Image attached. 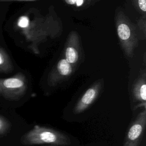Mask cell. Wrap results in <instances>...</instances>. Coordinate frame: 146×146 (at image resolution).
Here are the masks:
<instances>
[{"instance_id":"4","label":"cell","mask_w":146,"mask_h":146,"mask_svg":"<svg viewBox=\"0 0 146 146\" xmlns=\"http://www.w3.org/2000/svg\"><path fill=\"white\" fill-rule=\"evenodd\" d=\"M27 90L25 75L18 72L7 78H0V96L6 100L17 101L21 99Z\"/></svg>"},{"instance_id":"3","label":"cell","mask_w":146,"mask_h":146,"mask_svg":"<svg viewBox=\"0 0 146 146\" xmlns=\"http://www.w3.org/2000/svg\"><path fill=\"white\" fill-rule=\"evenodd\" d=\"M115 20L117 35L121 48L127 57L132 58L140 39L136 26L120 8L116 10Z\"/></svg>"},{"instance_id":"1","label":"cell","mask_w":146,"mask_h":146,"mask_svg":"<svg viewBox=\"0 0 146 146\" xmlns=\"http://www.w3.org/2000/svg\"><path fill=\"white\" fill-rule=\"evenodd\" d=\"M16 25L29 43V48L35 54H39L41 43L59 36L63 30L62 21L53 6L44 15L31 9L18 18Z\"/></svg>"},{"instance_id":"9","label":"cell","mask_w":146,"mask_h":146,"mask_svg":"<svg viewBox=\"0 0 146 146\" xmlns=\"http://www.w3.org/2000/svg\"><path fill=\"white\" fill-rule=\"evenodd\" d=\"M133 102L136 103L135 108H146V74L144 70L140 72L132 87Z\"/></svg>"},{"instance_id":"7","label":"cell","mask_w":146,"mask_h":146,"mask_svg":"<svg viewBox=\"0 0 146 146\" xmlns=\"http://www.w3.org/2000/svg\"><path fill=\"white\" fill-rule=\"evenodd\" d=\"M73 66L64 58L59 59L47 77V83L54 87L69 78L73 73Z\"/></svg>"},{"instance_id":"15","label":"cell","mask_w":146,"mask_h":146,"mask_svg":"<svg viewBox=\"0 0 146 146\" xmlns=\"http://www.w3.org/2000/svg\"><path fill=\"white\" fill-rule=\"evenodd\" d=\"M36 0H0V2H28V1H33Z\"/></svg>"},{"instance_id":"8","label":"cell","mask_w":146,"mask_h":146,"mask_svg":"<svg viewBox=\"0 0 146 146\" xmlns=\"http://www.w3.org/2000/svg\"><path fill=\"white\" fill-rule=\"evenodd\" d=\"M80 54L79 35L76 31H71L67 36L64 46V58L72 66H74L79 62Z\"/></svg>"},{"instance_id":"12","label":"cell","mask_w":146,"mask_h":146,"mask_svg":"<svg viewBox=\"0 0 146 146\" xmlns=\"http://www.w3.org/2000/svg\"><path fill=\"white\" fill-rule=\"evenodd\" d=\"M10 128V123L3 116L0 115V136L5 135Z\"/></svg>"},{"instance_id":"17","label":"cell","mask_w":146,"mask_h":146,"mask_svg":"<svg viewBox=\"0 0 146 146\" xmlns=\"http://www.w3.org/2000/svg\"><path fill=\"white\" fill-rule=\"evenodd\" d=\"M48 146H59V145H48Z\"/></svg>"},{"instance_id":"16","label":"cell","mask_w":146,"mask_h":146,"mask_svg":"<svg viewBox=\"0 0 146 146\" xmlns=\"http://www.w3.org/2000/svg\"><path fill=\"white\" fill-rule=\"evenodd\" d=\"M91 1V2H95V1H96V0H90Z\"/></svg>"},{"instance_id":"11","label":"cell","mask_w":146,"mask_h":146,"mask_svg":"<svg viewBox=\"0 0 146 146\" xmlns=\"http://www.w3.org/2000/svg\"><path fill=\"white\" fill-rule=\"evenodd\" d=\"M139 39H145L146 37V15H141L137 21L136 26Z\"/></svg>"},{"instance_id":"14","label":"cell","mask_w":146,"mask_h":146,"mask_svg":"<svg viewBox=\"0 0 146 146\" xmlns=\"http://www.w3.org/2000/svg\"><path fill=\"white\" fill-rule=\"evenodd\" d=\"M132 3L141 15H146V0H132Z\"/></svg>"},{"instance_id":"5","label":"cell","mask_w":146,"mask_h":146,"mask_svg":"<svg viewBox=\"0 0 146 146\" xmlns=\"http://www.w3.org/2000/svg\"><path fill=\"white\" fill-rule=\"evenodd\" d=\"M146 127V108H144L129 125L123 146H139Z\"/></svg>"},{"instance_id":"6","label":"cell","mask_w":146,"mask_h":146,"mask_svg":"<svg viewBox=\"0 0 146 146\" xmlns=\"http://www.w3.org/2000/svg\"><path fill=\"white\" fill-rule=\"evenodd\" d=\"M103 87V80L100 79L91 85L82 95L76 103L74 112L76 114L86 111L96 100Z\"/></svg>"},{"instance_id":"10","label":"cell","mask_w":146,"mask_h":146,"mask_svg":"<svg viewBox=\"0 0 146 146\" xmlns=\"http://www.w3.org/2000/svg\"><path fill=\"white\" fill-rule=\"evenodd\" d=\"M14 69L12 61L6 51L0 47V72L9 73Z\"/></svg>"},{"instance_id":"2","label":"cell","mask_w":146,"mask_h":146,"mask_svg":"<svg viewBox=\"0 0 146 146\" xmlns=\"http://www.w3.org/2000/svg\"><path fill=\"white\" fill-rule=\"evenodd\" d=\"M20 142L24 145L50 144V145L68 146L71 144L70 137L58 130L39 125L24 134Z\"/></svg>"},{"instance_id":"13","label":"cell","mask_w":146,"mask_h":146,"mask_svg":"<svg viewBox=\"0 0 146 146\" xmlns=\"http://www.w3.org/2000/svg\"><path fill=\"white\" fill-rule=\"evenodd\" d=\"M66 4L75 7H87L91 3L90 0H63Z\"/></svg>"}]
</instances>
